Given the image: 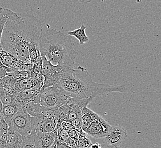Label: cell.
Masks as SVG:
<instances>
[{
  "label": "cell",
  "mask_w": 161,
  "mask_h": 148,
  "mask_svg": "<svg viewBox=\"0 0 161 148\" xmlns=\"http://www.w3.org/2000/svg\"><path fill=\"white\" fill-rule=\"evenodd\" d=\"M126 130L120 125L110 126L107 135L105 137L107 144L115 148H119L121 144L127 138Z\"/></svg>",
  "instance_id": "11"
},
{
  "label": "cell",
  "mask_w": 161,
  "mask_h": 148,
  "mask_svg": "<svg viewBox=\"0 0 161 148\" xmlns=\"http://www.w3.org/2000/svg\"><path fill=\"white\" fill-rule=\"evenodd\" d=\"M8 128L9 125L1 116L0 119V148H6V140Z\"/></svg>",
  "instance_id": "21"
},
{
  "label": "cell",
  "mask_w": 161,
  "mask_h": 148,
  "mask_svg": "<svg viewBox=\"0 0 161 148\" xmlns=\"http://www.w3.org/2000/svg\"><path fill=\"white\" fill-rule=\"evenodd\" d=\"M110 126L105 119L97 114L89 127L84 132L94 138L102 139L105 138L107 135Z\"/></svg>",
  "instance_id": "10"
},
{
  "label": "cell",
  "mask_w": 161,
  "mask_h": 148,
  "mask_svg": "<svg viewBox=\"0 0 161 148\" xmlns=\"http://www.w3.org/2000/svg\"><path fill=\"white\" fill-rule=\"evenodd\" d=\"M97 115L94 112L90 109L85 107L83 109L80 114V123L82 130L85 132L88 127H89L91 123Z\"/></svg>",
  "instance_id": "14"
},
{
  "label": "cell",
  "mask_w": 161,
  "mask_h": 148,
  "mask_svg": "<svg viewBox=\"0 0 161 148\" xmlns=\"http://www.w3.org/2000/svg\"><path fill=\"white\" fill-rule=\"evenodd\" d=\"M23 138L24 137L19 132L9 127L6 140V148H20Z\"/></svg>",
  "instance_id": "12"
},
{
  "label": "cell",
  "mask_w": 161,
  "mask_h": 148,
  "mask_svg": "<svg viewBox=\"0 0 161 148\" xmlns=\"http://www.w3.org/2000/svg\"><path fill=\"white\" fill-rule=\"evenodd\" d=\"M31 118L32 116L20 108L11 119L9 127L12 128L22 137L28 136L33 131L31 125Z\"/></svg>",
  "instance_id": "7"
},
{
  "label": "cell",
  "mask_w": 161,
  "mask_h": 148,
  "mask_svg": "<svg viewBox=\"0 0 161 148\" xmlns=\"http://www.w3.org/2000/svg\"><path fill=\"white\" fill-rule=\"evenodd\" d=\"M20 148H41L36 132L32 131L31 134L24 137Z\"/></svg>",
  "instance_id": "16"
},
{
  "label": "cell",
  "mask_w": 161,
  "mask_h": 148,
  "mask_svg": "<svg viewBox=\"0 0 161 148\" xmlns=\"http://www.w3.org/2000/svg\"><path fill=\"white\" fill-rule=\"evenodd\" d=\"M92 144L93 143L90 140L89 136L82 131L80 133V136L78 138L76 146L77 148H90Z\"/></svg>",
  "instance_id": "22"
},
{
  "label": "cell",
  "mask_w": 161,
  "mask_h": 148,
  "mask_svg": "<svg viewBox=\"0 0 161 148\" xmlns=\"http://www.w3.org/2000/svg\"><path fill=\"white\" fill-rule=\"evenodd\" d=\"M80 2L81 3H84V4H86V3H90L92 0H79Z\"/></svg>",
  "instance_id": "29"
},
{
  "label": "cell",
  "mask_w": 161,
  "mask_h": 148,
  "mask_svg": "<svg viewBox=\"0 0 161 148\" xmlns=\"http://www.w3.org/2000/svg\"><path fill=\"white\" fill-rule=\"evenodd\" d=\"M57 110L45 108L41 116L32 117V130L41 133H51L54 131L59 120Z\"/></svg>",
  "instance_id": "5"
},
{
  "label": "cell",
  "mask_w": 161,
  "mask_h": 148,
  "mask_svg": "<svg viewBox=\"0 0 161 148\" xmlns=\"http://www.w3.org/2000/svg\"><path fill=\"white\" fill-rule=\"evenodd\" d=\"M3 8H2L1 6H0V12H1V11L3 10Z\"/></svg>",
  "instance_id": "31"
},
{
  "label": "cell",
  "mask_w": 161,
  "mask_h": 148,
  "mask_svg": "<svg viewBox=\"0 0 161 148\" xmlns=\"http://www.w3.org/2000/svg\"><path fill=\"white\" fill-rule=\"evenodd\" d=\"M41 148H51L56 139V130L51 133L36 132Z\"/></svg>",
  "instance_id": "13"
},
{
  "label": "cell",
  "mask_w": 161,
  "mask_h": 148,
  "mask_svg": "<svg viewBox=\"0 0 161 148\" xmlns=\"http://www.w3.org/2000/svg\"><path fill=\"white\" fill-rule=\"evenodd\" d=\"M41 56L49 62L58 66L73 68L78 52L74 49L71 38L46 24L42 26L39 40Z\"/></svg>",
  "instance_id": "3"
},
{
  "label": "cell",
  "mask_w": 161,
  "mask_h": 148,
  "mask_svg": "<svg viewBox=\"0 0 161 148\" xmlns=\"http://www.w3.org/2000/svg\"><path fill=\"white\" fill-rule=\"evenodd\" d=\"M3 105L2 104V103H1V100H0V112H1L2 111V109H3Z\"/></svg>",
  "instance_id": "30"
},
{
  "label": "cell",
  "mask_w": 161,
  "mask_h": 148,
  "mask_svg": "<svg viewBox=\"0 0 161 148\" xmlns=\"http://www.w3.org/2000/svg\"><path fill=\"white\" fill-rule=\"evenodd\" d=\"M17 95L16 94L9 92L0 86V100L3 106L15 104Z\"/></svg>",
  "instance_id": "20"
},
{
  "label": "cell",
  "mask_w": 161,
  "mask_h": 148,
  "mask_svg": "<svg viewBox=\"0 0 161 148\" xmlns=\"http://www.w3.org/2000/svg\"><path fill=\"white\" fill-rule=\"evenodd\" d=\"M14 70L12 69L6 67L4 65L0 62V79L5 77L10 72H14Z\"/></svg>",
  "instance_id": "25"
},
{
  "label": "cell",
  "mask_w": 161,
  "mask_h": 148,
  "mask_svg": "<svg viewBox=\"0 0 161 148\" xmlns=\"http://www.w3.org/2000/svg\"><path fill=\"white\" fill-rule=\"evenodd\" d=\"M41 58L42 61L41 74L44 77V83L42 89H43L47 87L52 86L54 85L59 75L66 70L68 67L54 66L44 57L41 56Z\"/></svg>",
  "instance_id": "8"
},
{
  "label": "cell",
  "mask_w": 161,
  "mask_h": 148,
  "mask_svg": "<svg viewBox=\"0 0 161 148\" xmlns=\"http://www.w3.org/2000/svg\"><path fill=\"white\" fill-rule=\"evenodd\" d=\"M0 62L14 71H31L33 64L19 60L3 49L0 45Z\"/></svg>",
  "instance_id": "9"
},
{
  "label": "cell",
  "mask_w": 161,
  "mask_h": 148,
  "mask_svg": "<svg viewBox=\"0 0 161 148\" xmlns=\"http://www.w3.org/2000/svg\"><path fill=\"white\" fill-rule=\"evenodd\" d=\"M40 102V91L34 89L22 91L16 96V104L29 115Z\"/></svg>",
  "instance_id": "6"
},
{
  "label": "cell",
  "mask_w": 161,
  "mask_h": 148,
  "mask_svg": "<svg viewBox=\"0 0 161 148\" xmlns=\"http://www.w3.org/2000/svg\"><path fill=\"white\" fill-rule=\"evenodd\" d=\"M1 112H0V119H1Z\"/></svg>",
  "instance_id": "33"
},
{
  "label": "cell",
  "mask_w": 161,
  "mask_h": 148,
  "mask_svg": "<svg viewBox=\"0 0 161 148\" xmlns=\"http://www.w3.org/2000/svg\"><path fill=\"white\" fill-rule=\"evenodd\" d=\"M82 131H80L76 128H73V129H71L68 131L69 135L70 137V138L75 141V145L77 144L79 137L80 136V133L82 132Z\"/></svg>",
  "instance_id": "24"
},
{
  "label": "cell",
  "mask_w": 161,
  "mask_h": 148,
  "mask_svg": "<svg viewBox=\"0 0 161 148\" xmlns=\"http://www.w3.org/2000/svg\"><path fill=\"white\" fill-rule=\"evenodd\" d=\"M101 144V148H115L113 147V146H112L111 145L107 144L106 142H102Z\"/></svg>",
  "instance_id": "28"
},
{
  "label": "cell",
  "mask_w": 161,
  "mask_h": 148,
  "mask_svg": "<svg viewBox=\"0 0 161 148\" xmlns=\"http://www.w3.org/2000/svg\"><path fill=\"white\" fill-rule=\"evenodd\" d=\"M54 84L60 87L72 98L82 99L96 98L102 94L113 92L124 93V85H109L99 83L93 80L86 68H68L59 75Z\"/></svg>",
  "instance_id": "2"
},
{
  "label": "cell",
  "mask_w": 161,
  "mask_h": 148,
  "mask_svg": "<svg viewBox=\"0 0 161 148\" xmlns=\"http://www.w3.org/2000/svg\"><path fill=\"white\" fill-rule=\"evenodd\" d=\"M56 131V137L58 139H59L63 142H65L66 144L69 145L71 148H77L75 141L70 138V137L69 135L68 131L63 130L58 124L57 125Z\"/></svg>",
  "instance_id": "18"
},
{
  "label": "cell",
  "mask_w": 161,
  "mask_h": 148,
  "mask_svg": "<svg viewBox=\"0 0 161 148\" xmlns=\"http://www.w3.org/2000/svg\"><path fill=\"white\" fill-rule=\"evenodd\" d=\"M51 148H71L56 137V140Z\"/></svg>",
  "instance_id": "26"
},
{
  "label": "cell",
  "mask_w": 161,
  "mask_h": 148,
  "mask_svg": "<svg viewBox=\"0 0 161 148\" xmlns=\"http://www.w3.org/2000/svg\"><path fill=\"white\" fill-rule=\"evenodd\" d=\"M42 68V61L41 56L38 59L37 61L33 64L32 68H31V77H36L39 74H41Z\"/></svg>",
  "instance_id": "23"
},
{
  "label": "cell",
  "mask_w": 161,
  "mask_h": 148,
  "mask_svg": "<svg viewBox=\"0 0 161 148\" xmlns=\"http://www.w3.org/2000/svg\"><path fill=\"white\" fill-rule=\"evenodd\" d=\"M17 16H18V14L8 9L3 8L0 12V40L7 21Z\"/></svg>",
  "instance_id": "19"
},
{
  "label": "cell",
  "mask_w": 161,
  "mask_h": 148,
  "mask_svg": "<svg viewBox=\"0 0 161 148\" xmlns=\"http://www.w3.org/2000/svg\"><path fill=\"white\" fill-rule=\"evenodd\" d=\"M87 27L84 25H82L80 28L73 31L68 32V34L70 36H73L77 39L80 45H83L85 43L89 41V38L85 33V30Z\"/></svg>",
  "instance_id": "17"
},
{
  "label": "cell",
  "mask_w": 161,
  "mask_h": 148,
  "mask_svg": "<svg viewBox=\"0 0 161 148\" xmlns=\"http://www.w3.org/2000/svg\"><path fill=\"white\" fill-rule=\"evenodd\" d=\"M90 148H101V144L99 142H96L94 144H92Z\"/></svg>",
  "instance_id": "27"
},
{
  "label": "cell",
  "mask_w": 161,
  "mask_h": 148,
  "mask_svg": "<svg viewBox=\"0 0 161 148\" xmlns=\"http://www.w3.org/2000/svg\"><path fill=\"white\" fill-rule=\"evenodd\" d=\"M70 99V97L56 84L40 90V104L45 108L58 109L68 104Z\"/></svg>",
  "instance_id": "4"
},
{
  "label": "cell",
  "mask_w": 161,
  "mask_h": 148,
  "mask_svg": "<svg viewBox=\"0 0 161 148\" xmlns=\"http://www.w3.org/2000/svg\"><path fill=\"white\" fill-rule=\"evenodd\" d=\"M19 109L20 107H19V105L16 104V103L12 105L3 106L2 111L1 112V114L3 120L8 125L12 117L19 111Z\"/></svg>",
  "instance_id": "15"
},
{
  "label": "cell",
  "mask_w": 161,
  "mask_h": 148,
  "mask_svg": "<svg viewBox=\"0 0 161 148\" xmlns=\"http://www.w3.org/2000/svg\"><path fill=\"white\" fill-rule=\"evenodd\" d=\"M107 1V0H101V1H102V2H104V1Z\"/></svg>",
  "instance_id": "32"
},
{
  "label": "cell",
  "mask_w": 161,
  "mask_h": 148,
  "mask_svg": "<svg viewBox=\"0 0 161 148\" xmlns=\"http://www.w3.org/2000/svg\"><path fill=\"white\" fill-rule=\"evenodd\" d=\"M42 29V23L35 16L18 15L6 22L0 45L19 60L30 63L29 48L31 45L39 46Z\"/></svg>",
  "instance_id": "1"
}]
</instances>
